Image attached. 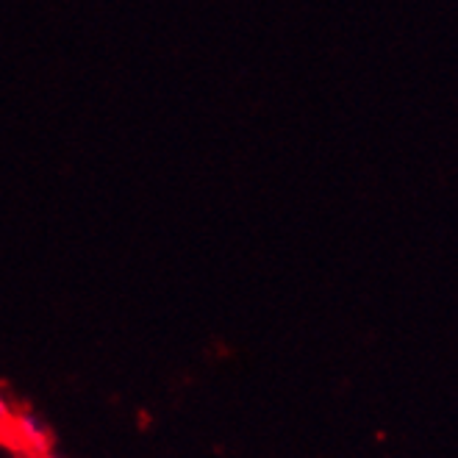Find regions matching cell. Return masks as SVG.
<instances>
[{"mask_svg":"<svg viewBox=\"0 0 458 458\" xmlns=\"http://www.w3.org/2000/svg\"><path fill=\"white\" fill-rule=\"evenodd\" d=\"M0 442L9 445L17 453H22L25 458L42 455L50 447L45 425L37 417H31V414H14V411L6 420V425L0 428Z\"/></svg>","mask_w":458,"mask_h":458,"instance_id":"1","label":"cell"},{"mask_svg":"<svg viewBox=\"0 0 458 458\" xmlns=\"http://www.w3.org/2000/svg\"><path fill=\"white\" fill-rule=\"evenodd\" d=\"M31 458H53V455H47V453H42V455H31Z\"/></svg>","mask_w":458,"mask_h":458,"instance_id":"3","label":"cell"},{"mask_svg":"<svg viewBox=\"0 0 458 458\" xmlns=\"http://www.w3.org/2000/svg\"><path fill=\"white\" fill-rule=\"evenodd\" d=\"M12 417V409H9V403L4 400V397H0V428H4L6 425V420Z\"/></svg>","mask_w":458,"mask_h":458,"instance_id":"2","label":"cell"}]
</instances>
